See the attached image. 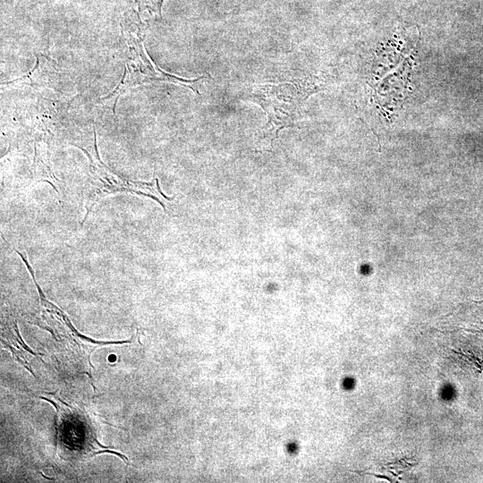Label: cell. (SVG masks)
<instances>
[{
  "label": "cell",
  "mask_w": 483,
  "mask_h": 483,
  "mask_svg": "<svg viewBox=\"0 0 483 483\" xmlns=\"http://www.w3.org/2000/svg\"><path fill=\"white\" fill-rule=\"evenodd\" d=\"M164 0H135L140 13L149 17L161 18Z\"/></svg>",
  "instance_id": "277c9868"
},
{
  "label": "cell",
  "mask_w": 483,
  "mask_h": 483,
  "mask_svg": "<svg viewBox=\"0 0 483 483\" xmlns=\"http://www.w3.org/2000/svg\"><path fill=\"white\" fill-rule=\"evenodd\" d=\"M76 147L83 151L89 158L90 173L89 188L85 202L86 213L81 225H84L96 203L106 196L117 193H131L148 197L156 200L166 211L167 203L173 200L174 198H169L162 192L157 178L153 179L151 182L131 181L116 174L102 162L97 150L95 130L91 149L77 145Z\"/></svg>",
  "instance_id": "6da1fadb"
},
{
  "label": "cell",
  "mask_w": 483,
  "mask_h": 483,
  "mask_svg": "<svg viewBox=\"0 0 483 483\" xmlns=\"http://www.w3.org/2000/svg\"><path fill=\"white\" fill-rule=\"evenodd\" d=\"M114 453V454H116L118 455L119 457H121L124 462L128 461V458L126 456H124L123 454L120 453H117V452H114V451H109V450H102V451H98L95 453H93L92 455H97V454H100V453Z\"/></svg>",
  "instance_id": "8992f818"
},
{
  "label": "cell",
  "mask_w": 483,
  "mask_h": 483,
  "mask_svg": "<svg viewBox=\"0 0 483 483\" xmlns=\"http://www.w3.org/2000/svg\"><path fill=\"white\" fill-rule=\"evenodd\" d=\"M40 473H41V475H42L45 479H53L52 478H48V477L45 476V475L43 474V472H40Z\"/></svg>",
  "instance_id": "52a82bcc"
},
{
  "label": "cell",
  "mask_w": 483,
  "mask_h": 483,
  "mask_svg": "<svg viewBox=\"0 0 483 483\" xmlns=\"http://www.w3.org/2000/svg\"><path fill=\"white\" fill-rule=\"evenodd\" d=\"M123 38L122 39L128 49L123 77L114 90L101 98L109 104L110 107L112 106L114 113H115V106L120 96L126 90L143 83L165 81L188 88L196 94H199L197 86L201 80L205 79V76L184 79L165 72L157 66L148 56L143 45L140 29H138L136 32L131 30H123Z\"/></svg>",
  "instance_id": "7a4b0ae2"
},
{
  "label": "cell",
  "mask_w": 483,
  "mask_h": 483,
  "mask_svg": "<svg viewBox=\"0 0 483 483\" xmlns=\"http://www.w3.org/2000/svg\"><path fill=\"white\" fill-rule=\"evenodd\" d=\"M14 327H15V329H14V330H15V333H16V335H17V336L19 337V340H20V342H21L20 343H21V345H22L29 352H30L31 354H33V355H38L37 353L33 352H32V351L25 344L24 341L22 340V338H21V335H20V332H19V330H18V327H17L16 323H15V325H14Z\"/></svg>",
  "instance_id": "5b68a950"
},
{
  "label": "cell",
  "mask_w": 483,
  "mask_h": 483,
  "mask_svg": "<svg viewBox=\"0 0 483 483\" xmlns=\"http://www.w3.org/2000/svg\"><path fill=\"white\" fill-rule=\"evenodd\" d=\"M311 93L310 89L294 82L266 83L253 85L242 97L258 104L267 114L264 137L272 142L280 130L294 126L302 103Z\"/></svg>",
  "instance_id": "3957f363"
}]
</instances>
